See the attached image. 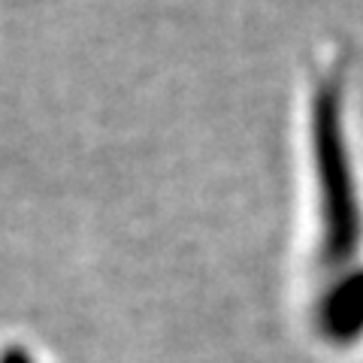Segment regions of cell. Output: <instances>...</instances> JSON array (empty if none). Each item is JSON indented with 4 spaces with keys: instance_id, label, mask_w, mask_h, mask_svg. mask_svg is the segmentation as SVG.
Listing matches in <instances>:
<instances>
[{
    "instance_id": "obj_1",
    "label": "cell",
    "mask_w": 363,
    "mask_h": 363,
    "mask_svg": "<svg viewBox=\"0 0 363 363\" xmlns=\"http://www.w3.org/2000/svg\"><path fill=\"white\" fill-rule=\"evenodd\" d=\"M4 363H30V360H28V354H6Z\"/></svg>"
}]
</instances>
